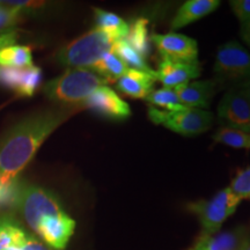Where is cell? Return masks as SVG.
<instances>
[{
	"mask_svg": "<svg viewBox=\"0 0 250 250\" xmlns=\"http://www.w3.org/2000/svg\"><path fill=\"white\" fill-rule=\"evenodd\" d=\"M83 107L61 105L28 116L0 140V184L18 179L50 134Z\"/></svg>",
	"mask_w": 250,
	"mask_h": 250,
	"instance_id": "cell-1",
	"label": "cell"
},
{
	"mask_svg": "<svg viewBox=\"0 0 250 250\" xmlns=\"http://www.w3.org/2000/svg\"><path fill=\"white\" fill-rule=\"evenodd\" d=\"M105 83H108L107 81L90 68L74 67L48 81L43 87V92L49 100L62 105L83 107L90 94Z\"/></svg>",
	"mask_w": 250,
	"mask_h": 250,
	"instance_id": "cell-2",
	"label": "cell"
},
{
	"mask_svg": "<svg viewBox=\"0 0 250 250\" xmlns=\"http://www.w3.org/2000/svg\"><path fill=\"white\" fill-rule=\"evenodd\" d=\"M114 40L104 31L94 28L59 50L57 62L64 66L89 68L102 56L110 52Z\"/></svg>",
	"mask_w": 250,
	"mask_h": 250,
	"instance_id": "cell-3",
	"label": "cell"
},
{
	"mask_svg": "<svg viewBox=\"0 0 250 250\" xmlns=\"http://www.w3.org/2000/svg\"><path fill=\"white\" fill-rule=\"evenodd\" d=\"M242 199L229 187L221 189L211 199L188 204V211L197 215L202 226V235L220 232V228L230 215L235 213Z\"/></svg>",
	"mask_w": 250,
	"mask_h": 250,
	"instance_id": "cell-4",
	"label": "cell"
},
{
	"mask_svg": "<svg viewBox=\"0 0 250 250\" xmlns=\"http://www.w3.org/2000/svg\"><path fill=\"white\" fill-rule=\"evenodd\" d=\"M148 117L154 124L162 125L175 133L184 137L198 136L211 129L213 114L202 109H190L180 111H167L149 107Z\"/></svg>",
	"mask_w": 250,
	"mask_h": 250,
	"instance_id": "cell-5",
	"label": "cell"
},
{
	"mask_svg": "<svg viewBox=\"0 0 250 250\" xmlns=\"http://www.w3.org/2000/svg\"><path fill=\"white\" fill-rule=\"evenodd\" d=\"M18 212H20L26 224L35 232L42 219L61 214L64 211L62 203L54 192L33 184H23L19 202Z\"/></svg>",
	"mask_w": 250,
	"mask_h": 250,
	"instance_id": "cell-6",
	"label": "cell"
},
{
	"mask_svg": "<svg viewBox=\"0 0 250 250\" xmlns=\"http://www.w3.org/2000/svg\"><path fill=\"white\" fill-rule=\"evenodd\" d=\"M213 71L220 81L245 83L250 79V52L236 41L224 43L217 50Z\"/></svg>",
	"mask_w": 250,
	"mask_h": 250,
	"instance_id": "cell-7",
	"label": "cell"
},
{
	"mask_svg": "<svg viewBox=\"0 0 250 250\" xmlns=\"http://www.w3.org/2000/svg\"><path fill=\"white\" fill-rule=\"evenodd\" d=\"M218 120L225 127L250 133V103L237 86L228 90L219 102Z\"/></svg>",
	"mask_w": 250,
	"mask_h": 250,
	"instance_id": "cell-8",
	"label": "cell"
},
{
	"mask_svg": "<svg viewBox=\"0 0 250 250\" xmlns=\"http://www.w3.org/2000/svg\"><path fill=\"white\" fill-rule=\"evenodd\" d=\"M151 40L161 58L187 64H198V44L191 37L177 33H168L153 34Z\"/></svg>",
	"mask_w": 250,
	"mask_h": 250,
	"instance_id": "cell-9",
	"label": "cell"
},
{
	"mask_svg": "<svg viewBox=\"0 0 250 250\" xmlns=\"http://www.w3.org/2000/svg\"><path fill=\"white\" fill-rule=\"evenodd\" d=\"M76 230V221L66 212L46 217L37 225L35 233L43 243L54 250H64Z\"/></svg>",
	"mask_w": 250,
	"mask_h": 250,
	"instance_id": "cell-10",
	"label": "cell"
},
{
	"mask_svg": "<svg viewBox=\"0 0 250 250\" xmlns=\"http://www.w3.org/2000/svg\"><path fill=\"white\" fill-rule=\"evenodd\" d=\"M83 107L114 121H123L131 116L130 105L107 85L99 87L83 103Z\"/></svg>",
	"mask_w": 250,
	"mask_h": 250,
	"instance_id": "cell-11",
	"label": "cell"
},
{
	"mask_svg": "<svg viewBox=\"0 0 250 250\" xmlns=\"http://www.w3.org/2000/svg\"><path fill=\"white\" fill-rule=\"evenodd\" d=\"M201 74L202 67L199 66V64L171 62L165 58H161L156 71L158 81H160L164 87L168 88H176L188 83H191L192 79L201 77Z\"/></svg>",
	"mask_w": 250,
	"mask_h": 250,
	"instance_id": "cell-12",
	"label": "cell"
},
{
	"mask_svg": "<svg viewBox=\"0 0 250 250\" xmlns=\"http://www.w3.org/2000/svg\"><path fill=\"white\" fill-rule=\"evenodd\" d=\"M184 107L190 109H208L215 92L213 80H197L174 88Z\"/></svg>",
	"mask_w": 250,
	"mask_h": 250,
	"instance_id": "cell-13",
	"label": "cell"
},
{
	"mask_svg": "<svg viewBox=\"0 0 250 250\" xmlns=\"http://www.w3.org/2000/svg\"><path fill=\"white\" fill-rule=\"evenodd\" d=\"M158 81L156 71L153 73L129 68L126 73L116 83L117 89L122 94L132 99H145L154 90V83Z\"/></svg>",
	"mask_w": 250,
	"mask_h": 250,
	"instance_id": "cell-14",
	"label": "cell"
},
{
	"mask_svg": "<svg viewBox=\"0 0 250 250\" xmlns=\"http://www.w3.org/2000/svg\"><path fill=\"white\" fill-rule=\"evenodd\" d=\"M247 232L246 227H237L211 235H201L188 250H240Z\"/></svg>",
	"mask_w": 250,
	"mask_h": 250,
	"instance_id": "cell-15",
	"label": "cell"
},
{
	"mask_svg": "<svg viewBox=\"0 0 250 250\" xmlns=\"http://www.w3.org/2000/svg\"><path fill=\"white\" fill-rule=\"evenodd\" d=\"M220 1L219 0H188L181 6L171 21L173 29H181L188 24L195 22L215 11Z\"/></svg>",
	"mask_w": 250,
	"mask_h": 250,
	"instance_id": "cell-16",
	"label": "cell"
},
{
	"mask_svg": "<svg viewBox=\"0 0 250 250\" xmlns=\"http://www.w3.org/2000/svg\"><path fill=\"white\" fill-rule=\"evenodd\" d=\"M94 13H95V28L104 31L108 36H110L114 40V42L122 39H126L127 34H129L130 24L123 20L120 15L100 8H94Z\"/></svg>",
	"mask_w": 250,
	"mask_h": 250,
	"instance_id": "cell-17",
	"label": "cell"
},
{
	"mask_svg": "<svg viewBox=\"0 0 250 250\" xmlns=\"http://www.w3.org/2000/svg\"><path fill=\"white\" fill-rule=\"evenodd\" d=\"M28 233L13 214H0V250L20 246Z\"/></svg>",
	"mask_w": 250,
	"mask_h": 250,
	"instance_id": "cell-18",
	"label": "cell"
},
{
	"mask_svg": "<svg viewBox=\"0 0 250 250\" xmlns=\"http://www.w3.org/2000/svg\"><path fill=\"white\" fill-rule=\"evenodd\" d=\"M89 68L102 77L107 83H114V81L117 83L118 79H121L129 70V67L112 51L102 56Z\"/></svg>",
	"mask_w": 250,
	"mask_h": 250,
	"instance_id": "cell-19",
	"label": "cell"
},
{
	"mask_svg": "<svg viewBox=\"0 0 250 250\" xmlns=\"http://www.w3.org/2000/svg\"><path fill=\"white\" fill-rule=\"evenodd\" d=\"M111 51L121 59L129 68H133V70H139L144 72H149L153 73L155 72L148 66L146 62L145 58L133 48L132 45L127 42L126 39H122L118 41H115L114 45H112Z\"/></svg>",
	"mask_w": 250,
	"mask_h": 250,
	"instance_id": "cell-20",
	"label": "cell"
},
{
	"mask_svg": "<svg viewBox=\"0 0 250 250\" xmlns=\"http://www.w3.org/2000/svg\"><path fill=\"white\" fill-rule=\"evenodd\" d=\"M126 41L133 46L144 58L151 52V37L148 30V20L139 18L131 23Z\"/></svg>",
	"mask_w": 250,
	"mask_h": 250,
	"instance_id": "cell-21",
	"label": "cell"
},
{
	"mask_svg": "<svg viewBox=\"0 0 250 250\" xmlns=\"http://www.w3.org/2000/svg\"><path fill=\"white\" fill-rule=\"evenodd\" d=\"M33 65L31 49L27 45H11L0 50V66L24 68Z\"/></svg>",
	"mask_w": 250,
	"mask_h": 250,
	"instance_id": "cell-22",
	"label": "cell"
},
{
	"mask_svg": "<svg viewBox=\"0 0 250 250\" xmlns=\"http://www.w3.org/2000/svg\"><path fill=\"white\" fill-rule=\"evenodd\" d=\"M146 102L149 103V107L165 109L167 111H180L188 109L180 101L179 96L175 93L174 88L162 87L160 89H154L148 96H146Z\"/></svg>",
	"mask_w": 250,
	"mask_h": 250,
	"instance_id": "cell-23",
	"label": "cell"
},
{
	"mask_svg": "<svg viewBox=\"0 0 250 250\" xmlns=\"http://www.w3.org/2000/svg\"><path fill=\"white\" fill-rule=\"evenodd\" d=\"M23 184L19 177L8 184H0V214H13L18 211Z\"/></svg>",
	"mask_w": 250,
	"mask_h": 250,
	"instance_id": "cell-24",
	"label": "cell"
},
{
	"mask_svg": "<svg viewBox=\"0 0 250 250\" xmlns=\"http://www.w3.org/2000/svg\"><path fill=\"white\" fill-rule=\"evenodd\" d=\"M213 140L218 144L237 149H250V133L229 127L221 126L213 136Z\"/></svg>",
	"mask_w": 250,
	"mask_h": 250,
	"instance_id": "cell-25",
	"label": "cell"
},
{
	"mask_svg": "<svg viewBox=\"0 0 250 250\" xmlns=\"http://www.w3.org/2000/svg\"><path fill=\"white\" fill-rule=\"evenodd\" d=\"M42 81V71L40 67L31 65L29 67L24 68L22 83L19 89L18 95L30 98L34 95L35 90L39 88Z\"/></svg>",
	"mask_w": 250,
	"mask_h": 250,
	"instance_id": "cell-26",
	"label": "cell"
},
{
	"mask_svg": "<svg viewBox=\"0 0 250 250\" xmlns=\"http://www.w3.org/2000/svg\"><path fill=\"white\" fill-rule=\"evenodd\" d=\"M24 68L0 66V85L5 88L14 90L18 94L22 83Z\"/></svg>",
	"mask_w": 250,
	"mask_h": 250,
	"instance_id": "cell-27",
	"label": "cell"
},
{
	"mask_svg": "<svg viewBox=\"0 0 250 250\" xmlns=\"http://www.w3.org/2000/svg\"><path fill=\"white\" fill-rule=\"evenodd\" d=\"M232 191L242 199L250 201V166L237 171L229 186Z\"/></svg>",
	"mask_w": 250,
	"mask_h": 250,
	"instance_id": "cell-28",
	"label": "cell"
},
{
	"mask_svg": "<svg viewBox=\"0 0 250 250\" xmlns=\"http://www.w3.org/2000/svg\"><path fill=\"white\" fill-rule=\"evenodd\" d=\"M20 13V8L5 5V2H0V33L1 35L9 33L12 28L19 22Z\"/></svg>",
	"mask_w": 250,
	"mask_h": 250,
	"instance_id": "cell-29",
	"label": "cell"
},
{
	"mask_svg": "<svg viewBox=\"0 0 250 250\" xmlns=\"http://www.w3.org/2000/svg\"><path fill=\"white\" fill-rule=\"evenodd\" d=\"M229 5L240 23L250 21V0H232Z\"/></svg>",
	"mask_w": 250,
	"mask_h": 250,
	"instance_id": "cell-30",
	"label": "cell"
},
{
	"mask_svg": "<svg viewBox=\"0 0 250 250\" xmlns=\"http://www.w3.org/2000/svg\"><path fill=\"white\" fill-rule=\"evenodd\" d=\"M17 42V34L15 31H9V33L0 35V50L11 46Z\"/></svg>",
	"mask_w": 250,
	"mask_h": 250,
	"instance_id": "cell-31",
	"label": "cell"
},
{
	"mask_svg": "<svg viewBox=\"0 0 250 250\" xmlns=\"http://www.w3.org/2000/svg\"><path fill=\"white\" fill-rule=\"evenodd\" d=\"M240 36H241L243 42L250 48V21L241 23V27H240Z\"/></svg>",
	"mask_w": 250,
	"mask_h": 250,
	"instance_id": "cell-32",
	"label": "cell"
},
{
	"mask_svg": "<svg viewBox=\"0 0 250 250\" xmlns=\"http://www.w3.org/2000/svg\"><path fill=\"white\" fill-rule=\"evenodd\" d=\"M237 87L245 93V95L247 96V99H248V101L250 103V79L245 81V83H240V85H237Z\"/></svg>",
	"mask_w": 250,
	"mask_h": 250,
	"instance_id": "cell-33",
	"label": "cell"
},
{
	"mask_svg": "<svg viewBox=\"0 0 250 250\" xmlns=\"http://www.w3.org/2000/svg\"><path fill=\"white\" fill-rule=\"evenodd\" d=\"M240 250H250V230L249 229L246 234L245 239H243L241 248H240Z\"/></svg>",
	"mask_w": 250,
	"mask_h": 250,
	"instance_id": "cell-34",
	"label": "cell"
}]
</instances>
